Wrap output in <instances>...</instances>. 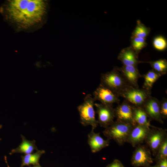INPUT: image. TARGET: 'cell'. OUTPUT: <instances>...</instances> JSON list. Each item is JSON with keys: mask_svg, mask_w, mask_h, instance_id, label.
Here are the masks:
<instances>
[{"mask_svg": "<svg viewBox=\"0 0 167 167\" xmlns=\"http://www.w3.org/2000/svg\"><path fill=\"white\" fill-rule=\"evenodd\" d=\"M47 7L42 0H11L5 4L3 11L7 19L26 28L42 20Z\"/></svg>", "mask_w": 167, "mask_h": 167, "instance_id": "obj_1", "label": "cell"}, {"mask_svg": "<svg viewBox=\"0 0 167 167\" xmlns=\"http://www.w3.org/2000/svg\"><path fill=\"white\" fill-rule=\"evenodd\" d=\"M134 126L116 121L105 128L103 133L107 139L113 140L118 145L122 146L126 142L130 132Z\"/></svg>", "mask_w": 167, "mask_h": 167, "instance_id": "obj_2", "label": "cell"}, {"mask_svg": "<svg viewBox=\"0 0 167 167\" xmlns=\"http://www.w3.org/2000/svg\"><path fill=\"white\" fill-rule=\"evenodd\" d=\"M100 84L117 93L119 96L126 88L131 86L116 67L109 72L101 75Z\"/></svg>", "mask_w": 167, "mask_h": 167, "instance_id": "obj_3", "label": "cell"}, {"mask_svg": "<svg viewBox=\"0 0 167 167\" xmlns=\"http://www.w3.org/2000/svg\"><path fill=\"white\" fill-rule=\"evenodd\" d=\"M95 101L91 95L87 94L84 97L83 103L77 107L80 123L84 126L91 125L93 130L97 127L98 124L95 117L94 108Z\"/></svg>", "mask_w": 167, "mask_h": 167, "instance_id": "obj_4", "label": "cell"}, {"mask_svg": "<svg viewBox=\"0 0 167 167\" xmlns=\"http://www.w3.org/2000/svg\"><path fill=\"white\" fill-rule=\"evenodd\" d=\"M151 90L129 86L120 94L121 96L133 106L142 107L151 96Z\"/></svg>", "mask_w": 167, "mask_h": 167, "instance_id": "obj_5", "label": "cell"}, {"mask_svg": "<svg viewBox=\"0 0 167 167\" xmlns=\"http://www.w3.org/2000/svg\"><path fill=\"white\" fill-rule=\"evenodd\" d=\"M151 151L145 144H140L136 147L131 159V164L134 167H149L154 159Z\"/></svg>", "mask_w": 167, "mask_h": 167, "instance_id": "obj_6", "label": "cell"}, {"mask_svg": "<svg viewBox=\"0 0 167 167\" xmlns=\"http://www.w3.org/2000/svg\"><path fill=\"white\" fill-rule=\"evenodd\" d=\"M167 137V130L153 126L150 127L144 142L155 156L161 143Z\"/></svg>", "mask_w": 167, "mask_h": 167, "instance_id": "obj_7", "label": "cell"}, {"mask_svg": "<svg viewBox=\"0 0 167 167\" xmlns=\"http://www.w3.org/2000/svg\"><path fill=\"white\" fill-rule=\"evenodd\" d=\"M94 106L98 114L97 121L101 127L105 128L113 122L115 114L113 105L96 103Z\"/></svg>", "mask_w": 167, "mask_h": 167, "instance_id": "obj_8", "label": "cell"}, {"mask_svg": "<svg viewBox=\"0 0 167 167\" xmlns=\"http://www.w3.org/2000/svg\"><path fill=\"white\" fill-rule=\"evenodd\" d=\"M93 95L95 101L98 100L104 104L113 105L120 101L117 93L101 84L94 92Z\"/></svg>", "mask_w": 167, "mask_h": 167, "instance_id": "obj_9", "label": "cell"}, {"mask_svg": "<svg viewBox=\"0 0 167 167\" xmlns=\"http://www.w3.org/2000/svg\"><path fill=\"white\" fill-rule=\"evenodd\" d=\"M114 111L116 121L133 125L136 124L134 119L133 105L126 100H124L122 103L118 104Z\"/></svg>", "mask_w": 167, "mask_h": 167, "instance_id": "obj_10", "label": "cell"}, {"mask_svg": "<svg viewBox=\"0 0 167 167\" xmlns=\"http://www.w3.org/2000/svg\"><path fill=\"white\" fill-rule=\"evenodd\" d=\"M150 129V127L136 124L131 130L126 142L133 147H136L144 142Z\"/></svg>", "mask_w": 167, "mask_h": 167, "instance_id": "obj_11", "label": "cell"}, {"mask_svg": "<svg viewBox=\"0 0 167 167\" xmlns=\"http://www.w3.org/2000/svg\"><path fill=\"white\" fill-rule=\"evenodd\" d=\"M147 114L149 119L163 124L164 121L160 113V101L151 96L142 106Z\"/></svg>", "mask_w": 167, "mask_h": 167, "instance_id": "obj_12", "label": "cell"}, {"mask_svg": "<svg viewBox=\"0 0 167 167\" xmlns=\"http://www.w3.org/2000/svg\"><path fill=\"white\" fill-rule=\"evenodd\" d=\"M127 83L131 86L139 88L138 79L142 77L139 73L137 66H123L121 67H116Z\"/></svg>", "mask_w": 167, "mask_h": 167, "instance_id": "obj_13", "label": "cell"}, {"mask_svg": "<svg viewBox=\"0 0 167 167\" xmlns=\"http://www.w3.org/2000/svg\"><path fill=\"white\" fill-rule=\"evenodd\" d=\"M92 130L88 135V143L92 152L95 153L109 145L110 140L104 139L100 135V133H96Z\"/></svg>", "mask_w": 167, "mask_h": 167, "instance_id": "obj_14", "label": "cell"}, {"mask_svg": "<svg viewBox=\"0 0 167 167\" xmlns=\"http://www.w3.org/2000/svg\"><path fill=\"white\" fill-rule=\"evenodd\" d=\"M118 58L124 66H137L141 62L138 59V54L131 47L122 49Z\"/></svg>", "mask_w": 167, "mask_h": 167, "instance_id": "obj_15", "label": "cell"}, {"mask_svg": "<svg viewBox=\"0 0 167 167\" xmlns=\"http://www.w3.org/2000/svg\"><path fill=\"white\" fill-rule=\"evenodd\" d=\"M21 136L22 139L21 143L17 148L11 150L10 155L18 153L28 154L32 153L34 150H37L35 140H28L22 135Z\"/></svg>", "mask_w": 167, "mask_h": 167, "instance_id": "obj_16", "label": "cell"}, {"mask_svg": "<svg viewBox=\"0 0 167 167\" xmlns=\"http://www.w3.org/2000/svg\"><path fill=\"white\" fill-rule=\"evenodd\" d=\"M134 119L136 124L151 127L149 119L142 107L133 105Z\"/></svg>", "mask_w": 167, "mask_h": 167, "instance_id": "obj_17", "label": "cell"}, {"mask_svg": "<svg viewBox=\"0 0 167 167\" xmlns=\"http://www.w3.org/2000/svg\"><path fill=\"white\" fill-rule=\"evenodd\" d=\"M44 150H37L34 153L25 155L21 156L22 162L20 167H23L25 165L29 166L39 165V160L41 156L45 153Z\"/></svg>", "mask_w": 167, "mask_h": 167, "instance_id": "obj_18", "label": "cell"}, {"mask_svg": "<svg viewBox=\"0 0 167 167\" xmlns=\"http://www.w3.org/2000/svg\"><path fill=\"white\" fill-rule=\"evenodd\" d=\"M162 75L152 69L149 71L146 74L142 75L144 79L143 88L151 90L154 83Z\"/></svg>", "mask_w": 167, "mask_h": 167, "instance_id": "obj_19", "label": "cell"}, {"mask_svg": "<svg viewBox=\"0 0 167 167\" xmlns=\"http://www.w3.org/2000/svg\"><path fill=\"white\" fill-rule=\"evenodd\" d=\"M151 65L152 69L162 76L166 74L167 71V61L164 59L148 62Z\"/></svg>", "mask_w": 167, "mask_h": 167, "instance_id": "obj_20", "label": "cell"}, {"mask_svg": "<svg viewBox=\"0 0 167 167\" xmlns=\"http://www.w3.org/2000/svg\"><path fill=\"white\" fill-rule=\"evenodd\" d=\"M150 32V28L145 26L140 21L138 20L137 21L136 28L132 33V36L145 39Z\"/></svg>", "mask_w": 167, "mask_h": 167, "instance_id": "obj_21", "label": "cell"}, {"mask_svg": "<svg viewBox=\"0 0 167 167\" xmlns=\"http://www.w3.org/2000/svg\"><path fill=\"white\" fill-rule=\"evenodd\" d=\"M131 45L132 48L138 54L139 52L146 45L145 39L131 36Z\"/></svg>", "mask_w": 167, "mask_h": 167, "instance_id": "obj_22", "label": "cell"}, {"mask_svg": "<svg viewBox=\"0 0 167 167\" xmlns=\"http://www.w3.org/2000/svg\"><path fill=\"white\" fill-rule=\"evenodd\" d=\"M155 157V161L167 158V137L159 147Z\"/></svg>", "mask_w": 167, "mask_h": 167, "instance_id": "obj_23", "label": "cell"}, {"mask_svg": "<svg viewBox=\"0 0 167 167\" xmlns=\"http://www.w3.org/2000/svg\"><path fill=\"white\" fill-rule=\"evenodd\" d=\"M153 44L155 48L161 51L165 50L167 45L165 39L161 36H157L154 38Z\"/></svg>", "mask_w": 167, "mask_h": 167, "instance_id": "obj_24", "label": "cell"}, {"mask_svg": "<svg viewBox=\"0 0 167 167\" xmlns=\"http://www.w3.org/2000/svg\"><path fill=\"white\" fill-rule=\"evenodd\" d=\"M160 113L162 119L167 118V99L163 98L160 101Z\"/></svg>", "mask_w": 167, "mask_h": 167, "instance_id": "obj_25", "label": "cell"}, {"mask_svg": "<svg viewBox=\"0 0 167 167\" xmlns=\"http://www.w3.org/2000/svg\"><path fill=\"white\" fill-rule=\"evenodd\" d=\"M106 167H125L119 160L114 159L112 162L108 164Z\"/></svg>", "mask_w": 167, "mask_h": 167, "instance_id": "obj_26", "label": "cell"}, {"mask_svg": "<svg viewBox=\"0 0 167 167\" xmlns=\"http://www.w3.org/2000/svg\"><path fill=\"white\" fill-rule=\"evenodd\" d=\"M156 161V165L158 167H167V158L159 160Z\"/></svg>", "mask_w": 167, "mask_h": 167, "instance_id": "obj_27", "label": "cell"}, {"mask_svg": "<svg viewBox=\"0 0 167 167\" xmlns=\"http://www.w3.org/2000/svg\"><path fill=\"white\" fill-rule=\"evenodd\" d=\"M5 162L7 165V167H10L9 165H8V163H7V159H6V156H5Z\"/></svg>", "mask_w": 167, "mask_h": 167, "instance_id": "obj_28", "label": "cell"}, {"mask_svg": "<svg viewBox=\"0 0 167 167\" xmlns=\"http://www.w3.org/2000/svg\"><path fill=\"white\" fill-rule=\"evenodd\" d=\"M29 167H42L39 164L38 165H33L32 166H30L29 165Z\"/></svg>", "mask_w": 167, "mask_h": 167, "instance_id": "obj_29", "label": "cell"}, {"mask_svg": "<svg viewBox=\"0 0 167 167\" xmlns=\"http://www.w3.org/2000/svg\"><path fill=\"white\" fill-rule=\"evenodd\" d=\"M149 167H158V166L156 165L154 166H150Z\"/></svg>", "mask_w": 167, "mask_h": 167, "instance_id": "obj_30", "label": "cell"}, {"mask_svg": "<svg viewBox=\"0 0 167 167\" xmlns=\"http://www.w3.org/2000/svg\"><path fill=\"white\" fill-rule=\"evenodd\" d=\"M2 127V126L1 125H0V129H1Z\"/></svg>", "mask_w": 167, "mask_h": 167, "instance_id": "obj_31", "label": "cell"}, {"mask_svg": "<svg viewBox=\"0 0 167 167\" xmlns=\"http://www.w3.org/2000/svg\"><path fill=\"white\" fill-rule=\"evenodd\" d=\"M1 140V139H0V140Z\"/></svg>", "mask_w": 167, "mask_h": 167, "instance_id": "obj_32", "label": "cell"}]
</instances>
